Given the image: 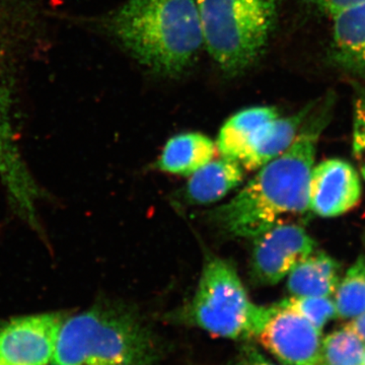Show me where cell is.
Wrapping results in <instances>:
<instances>
[{
	"instance_id": "cell-19",
	"label": "cell",
	"mask_w": 365,
	"mask_h": 365,
	"mask_svg": "<svg viewBox=\"0 0 365 365\" xmlns=\"http://www.w3.org/2000/svg\"><path fill=\"white\" fill-rule=\"evenodd\" d=\"M278 304L304 317L319 331L337 317L332 297L292 295Z\"/></svg>"
},
{
	"instance_id": "cell-23",
	"label": "cell",
	"mask_w": 365,
	"mask_h": 365,
	"mask_svg": "<svg viewBox=\"0 0 365 365\" xmlns=\"http://www.w3.org/2000/svg\"><path fill=\"white\" fill-rule=\"evenodd\" d=\"M348 326L365 342V313L357 318L353 319Z\"/></svg>"
},
{
	"instance_id": "cell-7",
	"label": "cell",
	"mask_w": 365,
	"mask_h": 365,
	"mask_svg": "<svg viewBox=\"0 0 365 365\" xmlns=\"http://www.w3.org/2000/svg\"><path fill=\"white\" fill-rule=\"evenodd\" d=\"M255 339L285 365H323L322 331L292 309L274 304Z\"/></svg>"
},
{
	"instance_id": "cell-9",
	"label": "cell",
	"mask_w": 365,
	"mask_h": 365,
	"mask_svg": "<svg viewBox=\"0 0 365 365\" xmlns=\"http://www.w3.org/2000/svg\"><path fill=\"white\" fill-rule=\"evenodd\" d=\"M63 317L46 313L9 319L0 326L4 365H48L56 349Z\"/></svg>"
},
{
	"instance_id": "cell-3",
	"label": "cell",
	"mask_w": 365,
	"mask_h": 365,
	"mask_svg": "<svg viewBox=\"0 0 365 365\" xmlns=\"http://www.w3.org/2000/svg\"><path fill=\"white\" fill-rule=\"evenodd\" d=\"M155 360L153 336L138 314L104 302L64 319L52 364L155 365Z\"/></svg>"
},
{
	"instance_id": "cell-5",
	"label": "cell",
	"mask_w": 365,
	"mask_h": 365,
	"mask_svg": "<svg viewBox=\"0 0 365 365\" xmlns=\"http://www.w3.org/2000/svg\"><path fill=\"white\" fill-rule=\"evenodd\" d=\"M267 311L268 307L252 302L232 264L211 257L205 262L186 317L215 337L249 340L255 338Z\"/></svg>"
},
{
	"instance_id": "cell-15",
	"label": "cell",
	"mask_w": 365,
	"mask_h": 365,
	"mask_svg": "<svg viewBox=\"0 0 365 365\" xmlns=\"http://www.w3.org/2000/svg\"><path fill=\"white\" fill-rule=\"evenodd\" d=\"M216 144L197 132L172 137L158 160V169L169 174L191 176L213 160Z\"/></svg>"
},
{
	"instance_id": "cell-22",
	"label": "cell",
	"mask_w": 365,
	"mask_h": 365,
	"mask_svg": "<svg viewBox=\"0 0 365 365\" xmlns=\"http://www.w3.org/2000/svg\"><path fill=\"white\" fill-rule=\"evenodd\" d=\"M234 365H276L266 359L256 348L246 346L241 354L237 356Z\"/></svg>"
},
{
	"instance_id": "cell-10",
	"label": "cell",
	"mask_w": 365,
	"mask_h": 365,
	"mask_svg": "<svg viewBox=\"0 0 365 365\" xmlns=\"http://www.w3.org/2000/svg\"><path fill=\"white\" fill-rule=\"evenodd\" d=\"M362 186L359 170L342 158L314 165L309 182V211L323 218L338 217L356 207Z\"/></svg>"
},
{
	"instance_id": "cell-4",
	"label": "cell",
	"mask_w": 365,
	"mask_h": 365,
	"mask_svg": "<svg viewBox=\"0 0 365 365\" xmlns=\"http://www.w3.org/2000/svg\"><path fill=\"white\" fill-rule=\"evenodd\" d=\"M204 46L230 76L246 71L263 51L277 0H196Z\"/></svg>"
},
{
	"instance_id": "cell-16",
	"label": "cell",
	"mask_w": 365,
	"mask_h": 365,
	"mask_svg": "<svg viewBox=\"0 0 365 365\" xmlns=\"http://www.w3.org/2000/svg\"><path fill=\"white\" fill-rule=\"evenodd\" d=\"M280 116L274 107H253L237 113L220 128L216 148L222 157L241 162L254 137L262 127Z\"/></svg>"
},
{
	"instance_id": "cell-18",
	"label": "cell",
	"mask_w": 365,
	"mask_h": 365,
	"mask_svg": "<svg viewBox=\"0 0 365 365\" xmlns=\"http://www.w3.org/2000/svg\"><path fill=\"white\" fill-rule=\"evenodd\" d=\"M365 342L349 326L326 336L322 343L323 365H364Z\"/></svg>"
},
{
	"instance_id": "cell-20",
	"label": "cell",
	"mask_w": 365,
	"mask_h": 365,
	"mask_svg": "<svg viewBox=\"0 0 365 365\" xmlns=\"http://www.w3.org/2000/svg\"><path fill=\"white\" fill-rule=\"evenodd\" d=\"M352 155L365 180V90L357 86L353 97Z\"/></svg>"
},
{
	"instance_id": "cell-27",
	"label": "cell",
	"mask_w": 365,
	"mask_h": 365,
	"mask_svg": "<svg viewBox=\"0 0 365 365\" xmlns=\"http://www.w3.org/2000/svg\"><path fill=\"white\" fill-rule=\"evenodd\" d=\"M52 365H55V364H52Z\"/></svg>"
},
{
	"instance_id": "cell-12",
	"label": "cell",
	"mask_w": 365,
	"mask_h": 365,
	"mask_svg": "<svg viewBox=\"0 0 365 365\" xmlns=\"http://www.w3.org/2000/svg\"><path fill=\"white\" fill-rule=\"evenodd\" d=\"M244 167L237 160L222 157L197 170L184 189V198L193 205L217 202L244 181Z\"/></svg>"
},
{
	"instance_id": "cell-26",
	"label": "cell",
	"mask_w": 365,
	"mask_h": 365,
	"mask_svg": "<svg viewBox=\"0 0 365 365\" xmlns=\"http://www.w3.org/2000/svg\"><path fill=\"white\" fill-rule=\"evenodd\" d=\"M364 365H365V359H364Z\"/></svg>"
},
{
	"instance_id": "cell-11",
	"label": "cell",
	"mask_w": 365,
	"mask_h": 365,
	"mask_svg": "<svg viewBox=\"0 0 365 365\" xmlns=\"http://www.w3.org/2000/svg\"><path fill=\"white\" fill-rule=\"evenodd\" d=\"M314 105V103L307 106L292 116H278L264 125L254 137L240 162L244 169H260L284 153L297 139Z\"/></svg>"
},
{
	"instance_id": "cell-13",
	"label": "cell",
	"mask_w": 365,
	"mask_h": 365,
	"mask_svg": "<svg viewBox=\"0 0 365 365\" xmlns=\"http://www.w3.org/2000/svg\"><path fill=\"white\" fill-rule=\"evenodd\" d=\"M331 20L334 59L365 81V6L346 11Z\"/></svg>"
},
{
	"instance_id": "cell-8",
	"label": "cell",
	"mask_w": 365,
	"mask_h": 365,
	"mask_svg": "<svg viewBox=\"0 0 365 365\" xmlns=\"http://www.w3.org/2000/svg\"><path fill=\"white\" fill-rule=\"evenodd\" d=\"M317 250V242L294 222L274 225L254 237L251 276L261 285H275Z\"/></svg>"
},
{
	"instance_id": "cell-1",
	"label": "cell",
	"mask_w": 365,
	"mask_h": 365,
	"mask_svg": "<svg viewBox=\"0 0 365 365\" xmlns=\"http://www.w3.org/2000/svg\"><path fill=\"white\" fill-rule=\"evenodd\" d=\"M332 98L314 103L294 143L260 168L227 203L209 215L216 227L235 237H254L309 211V182L317 145L330 121Z\"/></svg>"
},
{
	"instance_id": "cell-14",
	"label": "cell",
	"mask_w": 365,
	"mask_h": 365,
	"mask_svg": "<svg viewBox=\"0 0 365 365\" xmlns=\"http://www.w3.org/2000/svg\"><path fill=\"white\" fill-rule=\"evenodd\" d=\"M341 271L339 262L314 250L287 276L288 292L297 297H332L342 277Z\"/></svg>"
},
{
	"instance_id": "cell-21",
	"label": "cell",
	"mask_w": 365,
	"mask_h": 365,
	"mask_svg": "<svg viewBox=\"0 0 365 365\" xmlns=\"http://www.w3.org/2000/svg\"><path fill=\"white\" fill-rule=\"evenodd\" d=\"M318 11L329 18L346 11L365 6V0H309Z\"/></svg>"
},
{
	"instance_id": "cell-6",
	"label": "cell",
	"mask_w": 365,
	"mask_h": 365,
	"mask_svg": "<svg viewBox=\"0 0 365 365\" xmlns=\"http://www.w3.org/2000/svg\"><path fill=\"white\" fill-rule=\"evenodd\" d=\"M11 14L0 0V181L16 210H28L42 197L16 140L14 123V30Z\"/></svg>"
},
{
	"instance_id": "cell-2",
	"label": "cell",
	"mask_w": 365,
	"mask_h": 365,
	"mask_svg": "<svg viewBox=\"0 0 365 365\" xmlns=\"http://www.w3.org/2000/svg\"><path fill=\"white\" fill-rule=\"evenodd\" d=\"M143 66L179 76L204 46L196 0H128L103 21Z\"/></svg>"
},
{
	"instance_id": "cell-17",
	"label": "cell",
	"mask_w": 365,
	"mask_h": 365,
	"mask_svg": "<svg viewBox=\"0 0 365 365\" xmlns=\"http://www.w3.org/2000/svg\"><path fill=\"white\" fill-rule=\"evenodd\" d=\"M336 314L339 319H355L365 313V257L356 261L341 277L334 294Z\"/></svg>"
},
{
	"instance_id": "cell-25",
	"label": "cell",
	"mask_w": 365,
	"mask_h": 365,
	"mask_svg": "<svg viewBox=\"0 0 365 365\" xmlns=\"http://www.w3.org/2000/svg\"><path fill=\"white\" fill-rule=\"evenodd\" d=\"M0 365H4V364H2V362H1V361H0Z\"/></svg>"
},
{
	"instance_id": "cell-24",
	"label": "cell",
	"mask_w": 365,
	"mask_h": 365,
	"mask_svg": "<svg viewBox=\"0 0 365 365\" xmlns=\"http://www.w3.org/2000/svg\"><path fill=\"white\" fill-rule=\"evenodd\" d=\"M364 250H365V234L364 235ZM365 257V253L364 254Z\"/></svg>"
}]
</instances>
